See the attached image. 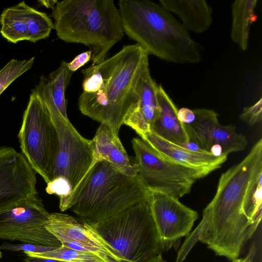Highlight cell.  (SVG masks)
Returning a JSON list of instances; mask_svg holds the SVG:
<instances>
[{
    "mask_svg": "<svg viewBox=\"0 0 262 262\" xmlns=\"http://www.w3.org/2000/svg\"><path fill=\"white\" fill-rule=\"evenodd\" d=\"M232 262H245V259L244 258H237L232 260Z\"/></svg>",
    "mask_w": 262,
    "mask_h": 262,
    "instance_id": "d6a6232c",
    "label": "cell"
},
{
    "mask_svg": "<svg viewBox=\"0 0 262 262\" xmlns=\"http://www.w3.org/2000/svg\"><path fill=\"white\" fill-rule=\"evenodd\" d=\"M3 255H2V252L0 251V259H1V258L2 257Z\"/></svg>",
    "mask_w": 262,
    "mask_h": 262,
    "instance_id": "836d02e7",
    "label": "cell"
},
{
    "mask_svg": "<svg viewBox=\"0 0 262 262\" xmlns=\"http://www.w3.org/2000/svg\"><path fill=\"white\" fill-rule=\"evenodd\" d=\"M157 86L148 67L140 79L138 100L124 121L123 124L131 127L141 139L151 132L152 126L160 113Z\"/></svg>",
    "mask_w": 262,
    "mask_h": 262,
    "instance_id": "2e32d148",
    "label": "cell"
},
{
    "mask_svg": "<svg viewBox=\"0 0 262 262\" xmlns=\"http://www.w3.org/2000/svg\"><path fill=\"white\" fill-rule=\"evenodd\" d=\"M21 152L46 183L50 181L58 149V138L50 113L31 93L18 134Z\"/></svg>",
    "mask_w": 262,
    "mask_h": 262,
    "instance_id": "ba28073f",
    "label": "cell"
},
{
    "mask_svg": "<svg viewBox=\"0 0 262 262\" xmlns=\"http://www.w3.org/2000/svg\"><path fill=\"white\" fill-rule=\"evenodd\" d=\"M239 118L249 126L260 122L262 120L261 98L254 105L245 107Z\"/></svg>",
    "mask_w": 262,
    "mask_h": 262,
    "instance_id": "d4e9b609",
    "label": "cell"
},
{
    "mask_svg": "<svg viewBox=\"0 0 262 262\" xmlns=\"http://www.w3.org/2000/svg\"><path fill=\"white\" fill-rule=\"evenodd\" d=\"M45 227L67 247L93 253L105 262H126L92 226L71 215L50 213Z\"/></svg>",
    "mask_w": 262,
    "mask_h": 262,
    "instance_id": "4fadbf2b",
    "label": "cell"
},
{
    "mask_svg": "<svg viewBox=\"0 0 262 262\" xmlns=\"http://www.w3.org/2000/svg\"><path fill=\"white\" fill-rule=\"evenodd\" d=\"M137 174L149 191H158L179 199L189 193L199 179L209 173L165 159L142 139L132 140Z\"/></svg>",
    "mask_w": 262,
    "mask_h": 262,
    "instance_id": "9c48e42d",
    "label": "cell"
},
{
    "mask_svg": "<svg viewBox=\"0 0 262 262\" xmlns=\"http://www.w3.org/2000/svg\"><path fill=\"white\" fill-rule=\"evenodd\" d=\"M160 5L176 14L187 31L202 33L212 25V10L204 0H160Z\"/></svg>",
    "mask_w": 262,
    "mask_h": 262,
    "instance_id": "d6986e66",
    "label": "cell"
},
{
    "mask_svg": "<svg viewBox=\"0 0 262 262\" xmlns=\"http://www.w3.org/2000/svg\"><path fill=\"white\" fill-rule=\"evenodd\" d=\"M36 174L21 152L0 147V212L38 193Z\"/></svg>",
    "mask_w": 262,
    "mask_h": 262,
    "instance_id": "5bb4252c",
    "label": "cell"
},
{
    "mask_svg": "<svg viewBox=\"0 0 262 262\" xmlns=\"http://www.w3.org/2000/svg\"><path fill=\"white\" fill-rule=\"evenodd\" d=\"M257 0H236L231 5V38L242 51L248 49L251 25L257 19L255 9Z\"/></svg>",
    "mask_w": 262,
    "mask_h": 262,
    "instance_id": "ffe728a7",
    "label": "cell"
},
{
    "mask_svg": "<svg viewBox=\"0 0 262 262\" xmlns=\"http://www.w3.org/2000/svg\"><path fill=\"white\" fill-rule=\"evenodd\" d=\"M57 1H58L55 0L39 1L38 2L40 3L42 5L46 7L47 8H51L52 9Z\"/></svg>",
    "mask_w": 262,
    "mask_h": 262,
    "instance_id": "4dcf8cb0",
    "label": "cell"
},
{
    "mask_svg": "<svg viewBox=\"0 0 262 262\" xmlns=\"http://www.w3.org/2000/svg\"><path fill=\"white\" fill-rule=\"evenodd\" d=\"M58 138V149L46 191L59 199V208L70 209L72 197L95 163L92 140L83 136L69 119L51 116Z\"/></svg>",
    "mask_w": 262,
    "mask_h": 262,
    "instance_id": "52a82bcc",
    "label": "cell"
},
{
    "mask_svg": "<svg viewBox=\"0 0 262 262\" xmlns=\"http://www.w3.org/2000/svg\"><path fill=\"white\" fill-rule=\"evenodd\" d=\"M92 141L95 163L105 160L128 175H137L134 163H131L118 135L107 125L100 123Z\"/></svg>",
    "mask_w": 262,
    "mask_h": 262,
    "instance_id": "ac0fdd59",
    "label": "cell"
},
{
    "mask_svg": "<svg viewBox=\"0 0 262 262\" xmlns=\"http://www.w3.org/2000/svg\"><path fill=\"white\" fill-rule=\"evenodd\" d=\"M92 226L126 262H147L163 251L147 201Z\"/></svg>",
    "mask_w": 262,
    "mask_h": 262,
    "instance_id": "8992f818",
    "label": "cell"
},
{
    "mask_svg": "<svg viewBox=\"0 0 262 262\" xmlns=\"http://www.w3.org/2000/svg\"><path fill=\"white\" fill-rule=\"evenodd\" d=\"M34 59V57L24 60L12 59L0 70V95L14 81L32 67Z\"/></svg>",
    "mask_w": 262,
    "mask_h": 262,
    "instance_id": "cb8c5ba5",
    "label": "cell"
},
{
    "mask_svg": "<svg viewBox=\"0 0 262 262\" xmlns=\"http://www.w3.org/2000/svg\"><path fill=\"white\" fill-rule=\"evenodd\" d=\"M157 98L160 113L151 132L171 143L186 147L190 141L184 123L179 119L177 107L161 84L157 86Z\"/></svg>",
    "mask_w": 262,
    "mask_h": 262,
    "instance_id": "e0dca14e",
    "label": "cell"
},
{
    "mask_svg": "<svg viewBox=\"0 0 262 262\" xmlns=\"http://www.w3.org/2000/svg\"><path fill=\"white\" fill-rule=\"evenodd\" d=\"M147 262H166V260H165L163 259L162 254H160Z\"/></svg>",
    "mask_w": 262,
    "mask_h": 262,
    "instance_id": "1f68e13d",
    "label": "cell"
},
{
    "mask_svg": "<svg viewBox=\"0 0 262 262\" xmlns=\"http://www.w3.org/2000/svg\"><path fill=\"white\" fill-rule=\"evenodd\" d=\"M148 67V54L136 43L124 46L112 57L83 70L80 111L118 135L138 100L140 79Z\"/></svg>",
    "mask_w": 262,
    "mask_h": 262,
    "instance_id": "7a4b0ae2",
    "label": "cell"
},
{
    "mask_svg": "<svg viewBox=\"0 0 262 262\" xmlns=\"http://www.w3.org/2000/svg\"><path fill=\"white\" fill-rule=\"evenodd\" d=\"M0 33L9 42L27 40V28L21 2L4 9L0 16Z\"/></svg>",
    "mask_w": 262,
    "mask_h": 262,
    "instance_id": "44dd1931",
    "label": "cell"
},
{
    "mask_svg": "<svg viewBox=\"0 0 262 262\" xmlns=\"http://www.w3.org/2000/svg\"><path fill=\"white\" fill-rule=\"evenodd\" d=\"M124 33L148 55L176 63L200 61L197 43L170 12L149 0H120Z\"/></svg>",
    "mask_w": 262,
    "mask_h": 262,
    "instance_id": "3957f363",
    "label": "cell"
},
{
    "mask_svg": "<svg viewBox=\"0 0 262 262\" xmlns=\"http://www.w3.org/2000/svg\"><path fill=\"white\" fill-rule=\"evenodd\" d=\"M21 3L26 19L27 40L35 42L48 37L54 29V23L49 16L29 6L24 1Z\"/></svg>",
    "mask_w": 262,
    "mask_h": 262,
    "instance_id": "7402d4cb",
    "label": "cell"
},
{
    "mask_svg": "<svg viewBox=\"0 0 262 262\" xmlns=\"http://www.w3.org/2000/svg\"><path fill=\"white\" fill-rule=\"evenodd\" d=\"M24 253L26 256L46 257L67 262H105L93 253L74 250L63 245L47 252H24Z\"/></svg>",
    "mask_w": 262,
    "mask_h": 262,
    "instance_id": "603a6c76",
    "label": "cell"
},
{
    "mask_svg": "<svg viewBox=\"0 0 262 262\" xmlns=\"http://www.w3.org/2000/svg\"><path fill=\"white\" fill-rule=\"evenodd\" d=\"M192 110L193 121L184 125L190 142L198 149L215 155V149H217L220 154L227 155L246 149V137L238 133L233 125L220 124L215 111L204 108Z\"/></svg>",
    "mask_w": 262,
    "mask_h": 262,
    "instance_id": "7c38bea8",
    "label": "cell"
},
{
    "mask_svg": "<svg viewBox=\"0 0 262 262\" xmlns=\"http://www.w3.org/2000/svg\"><path fill=\"white\" fill-rule=\"evenodd\" d=\"M149 192L137 174L128 175L108 161H98L75 191L70 209L79 220L95 226L147 201Z\"/></svg>",
    "mask_w": 262,
    "mask_h": 262,
    "instance_id": "277c9868",
    "label": "cell"
},
{
    "mask_svg": "<svg viewBox=\"0 0 262 262\" xmlns=\"http://www.w3.org/2000/svg\"><path fill=\"white\" fill-rule=\"evenodd\" d=\"M91 58L92 53L90 50L81 53L71 61L67 62V67L71 72L74 73L91 60Z\"/></svg>",
    "mask_w": 262,
    "mask_h": 262,
    "instance_id": "4316f807",
    "label": "cell"
},
{
    "mask_svg": "<svg viewBox=\"0 0 262 262\" xmlns=\"http://www.w3.org/2000/svg\"><path fill=\"white\" fill-rule=\"evenodd\" d=\"M58 37L83 44L92 53V66L105 59L124 36L118 9L113 0H64L52 9Z\"/></svg>",
    "mask_w": 262,
    "mask_h": 262,
    "instance_id": "5b68a950",
    "label": "cell"
},
{
    "mask_svg": "<svg viewBox=\"0 0 262 262\" xmlns=\"http://www.w3.org/2000/svg\"><path fill=\"white\" fill-rule=\"evenodd\" d=\"M178 116L179 119L183 123H190L194 119V114L192 110L183 107L178 110Z\"/></svg>",
    "mask_w": 262,
    "mask_h": 262,
    "instance_id": "83f0119b",
    "label": "cell"
},
{
    "mask_svg": "<svg viewBox=\"0 0 262 262\" xmlns=\"http://www.w3.org/2000/svg\"><path fill=\"white\" fill-rule=\"evenodd\" d=\"M142 139L165 159L209 173L220 168L227 160V155L190 149L166 141L152 132Z\"/></svg>",
    "mask_w": 262,
    "mask_h": 262,
    "instance_id": "9a60e30c",
    "label": "cell"
},
{
    "mask_svg": "<svg viewBox=\"0 0 262 262\" xmlns=\"http://www.w3.org/2000/svg\"><path fill=\"white\" fill-rule=\"evenodd\" d=\"M38 193L24 198L0 212V239L44 246L61 243L46 228L50 215Z\"/></svg>",
    "mask_w": 262,
    "mask_h": 262,
    "instance_id": "30bf717a",
    "label": "cell"
},
{
    "mask_svg": "<svg viewBox=\"0 0 262 262\" xmlns=\"http://www.w3.org/2000/svg\"><path fill=\"white\" fill-rule=\"evenodd\" d=\"M262 139L238 163L222 173L202 219L183 245L199 241L219 256L234 260L261 219ZM187 236V237H188Z\"/></svg>",
    "mask_w": 262,
    "mask_h": 262,
    "instance_id": "6da1fadb",
    "label": "cell"
},
{
    "mask_svg": "<svg viewBox=\"0 0 262 262\" xmlns=\"http://www.w3.org/2000/svg\"><path fill=\"white\" fill-rule=\"evenodd\" d=\"M24 262H67L46 257L27 256L24 259Z\"/></svg>",
    "mask_w": 262,
    "mask_h": 262,
    "instance_id": "f1b7e54d",
    "label": "cell"
},
{
    "mask_svg": "<svg viewBox=\"0 0 262 262\" xmlns=\"http://www.w3.org/2000/svg\"><path fill=\"white\" fill-rule=\"evenodd\" d=\"M59 247L44 246L28 243L11 244L3 243L0 246V250L20 251L31 253H45L53 251Z\"/></svg>",
    "mask_w": 262,
    "mask_h": 262,
    "instance_id": "484cf974",
    "label": "cell"
},
{
    "mask_svg": "<svg viewBox=\"0 0 262 262\" xmlns=\"http://www.w3.org/2000/svg\"><path fill=\"white\" fill-rule=\"evenodd\" d=\"M163 250L177 249L182 237H187L199 214L178 198L150 191L147 200Z\"/></svg>",
    "mask_w": 262,
    "mask_h": 262,
    "instance_id": "8fae6325",
    "label": "cell"
},
{
    "mask_svg": "<svg viewBox=\"0 0 262 262\" xmlns=\"http://www.w3.org/2000/svg\"><path fill=\"white\" fill-rule=\"evenodd\" d=\"M256 248L254 244H252L249 249L247 256L244 258L245 262H253L255 254Z\"/></svg>",
    "mask_w": 262,
    "mask_h": 262,
    "instance_id": "f546056e",
    "label": "cell"
}]
</instances>
